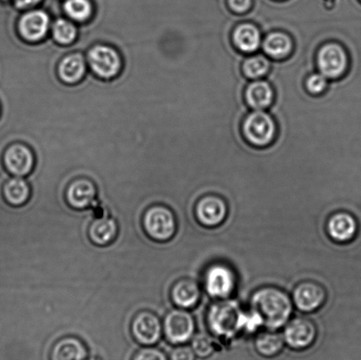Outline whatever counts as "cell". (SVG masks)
<instances>
[{
    "label": "cell",
    "instance_id": "obj_13",
    "mask_svg": "<svg viewBox=\"0 0 361 360\" xmlns=\"http://www.w3.org/2000/svg\"><path fill=\"white\" fill-rule=\"evenodd\" d=\"M97 190L93 182L87 179L76 180L66 190V201L71 207L84 210L93 207L97 203Z\"/></svg>",
    "mask_w": 361,
    "mask_h": 360
},
{
    "label": "cell",
    "instance_id": "obj_29",
    "mask_svg": "<svg viewBox=\"0 0 361 360\" xmlns=\"http://www.w3.org/2000/svg\"><path fill=\"white\" fill-rule=\"evenodd\" d=\"M192 350L200 358H207L215 350L214 341L207 334H197L192 340Z\"/></svg>",
    "mask_w": 361,
    "mask_h": 360
},
{
    "label": "cell",
    "instance_id": "obj_17",
    "mask_svg": "<svg viewBox=\"0 0 361 360\" xmlns=\"http://www.w3.org/2000/svg\"><path fill=\"white\" fill-rule=\"evenodd\" d=\"M329 235L334 242L344 243L352 241L356 235L355 218L348 213H337L330 218L327 224Z\"/></svg>",
    "mask_w": 361,
    "mask_h": 360
},
{
    "label": "cell",
    "instance_id": "obj_25",
    "mask_svg": "<svg viewBox=\"0 0 361 360\" xmlns=\"http://www.w3.org/2000/svg\"><path fill=\"white\" fill-rule=\"evenodd\" d=\"M255 347L258 354L264 357H275L281 354L284 348V337L274 333H261L255 341Z\"/></svg>",
    "mask_w": 361,
    "mask_h": 360
},
{
    "label": "cell",
    "instance_id": "obj_28",
    "mask_svg": "<svg viewBox=\"0 0 361 360\" xmlns=\"http://www.w3.org/2000/svg\"><path fill=\"white\" fill-rule=\"evenodd\" d=\"M92 5L88 0H66L65 11L67 15L80 23L90 19Z\"/></svg>",
    "mask_w": 361,
    "mask_h": 360
},
{
    "label": "cell",
    "instance_id": "obj_11",
    "mask_svg": "<svg viewBox=\"0 0 361 360\" xmlns=\"http://www.w3.org/2000/svg\"><path fill=\"white\" fill-rule=\"evenodd\" d=\"M196 216L204 227L216 228L221 225L228 216V206L221 197L205 196L197 204Z\"/></svg>",
    "mask_w": 361,
    "mask_h": 360
},
{
    "label": "cell",
    "instance_id": "obj_27",
    "mask_svg": "<svg viewBox=\"0 0 361 360\" xmlns=\"http://www.w3.org/2000/svg\"><path fill=\"white\" fill-rule=\"evenodd\" d=\"M52 35L59 44H70L77 37L76 27L68 20L59 19L53 24Z\"/></svg>",
    "mask_w": 361,
    "mask_h": 360
},
{
    "label": "cell",
    "instance_id": "obj_6",
    "mask_svg": "<svg viewBox=\"0 0 361 360\" xmlns=\"http://www.w3.org/2000/svg\"><path fill=\"white\" fill-rule=\"evenodd\" d=\"M204 280L205 290L211 297L228 298L235 289V274L226 264L215 263L209 267Z\"/></svg>",
    "mask_w": 361,
    "mask_h": 360
},
{
    "label": "cell",
    "instance_id": "obj_34",
    "mask_svg": "<svg viewBox=\"0 0 361 360\" xmlns=\"http://www.w3.org/2000/svg\"><path fill=\"white\" fill-rule=\"evenodd\" d=\"M41 0H16V4L19 8H27L37 5Z\"/></svg>",
    "mask_w": 361,
    "mask_h": 360
},
{
    "label": "cell",
    "instance_id": "obj_9",
    "mask_svg": "<svg viewBox=\"0 0 361 360\" xmlns=\"http://www.w3.org/2000/svg\"><path fill=\"white\" fill-rule=\"evenodd\" d=\"M88 62L97 76L111 79L119 73L121 58L118 51L105 45H97L88 53Z\"/></svg>",
    "mask_w": 361,
    "mask_h": 360
},
{
    "label": "cell",
    "instance_id": "obj_22",
    "mask_svg": "<svg viewBox=\"0 0 361 360\" xmlns=\"http://www.w3.org/2000/svg\"><path fill=\"white\" fill-rule=\"evenodd\" d=\"M293 42L288 34L274 32L265 37L263 49L265 54L274 59L288 58L291 54Z\"/></svg>",
    "mask_w": 361,
    "mask_h": 360
},
{
    "label": "cell",
    "instance_id": "obj_7",
    "mask_svg": "<svg viewBox=\"0 0 361 360\" xmlns=\"http://www.w3.org/2000/svg\"><path fill=\"white\" fill-rule=\"evenodd\" d=\"M164 331L172 345H182L189 341L195 333V321L185 309H175L165 317Z\"/></svg>",
    "mask_w": 361,
    "mask_h": 360
},
{
    "label": "cell",
    "instance_id": "obj_15",
    "mask_svg": "<svg viewBox=\"0 0 361 360\" xmlns=\"http://www.w3.org/2000/svg\"><path fill=\"white\" fill-rule=\"evenodd\" d=\"M49 360H87L86 344L76 337H66L56 342L49 352Z\"/></svg>",
    "mask_w": 361,
    "mask_h": 360
},
{
    "label": "cell",
    "instance_id": "obj_33",
    "mask_svg": "<svg viewBox=\"0 0 361 360\" xmlns=\"http://www.w3.org/2000/svg\"><path fill=\"white\" fill-rule=\"evenodd\" d=\"M229 8L235 13H245L250 9L252 0H228Z\"/></svg>",
    "mask_w": 361,
    "mask_h": 360
},
{
    "label": "cell",
    "instance_id": "obj_21",
    "mask_svg": "<svg viewBox=\"0 0 361 360\" xmlns=\"http://www.w3.org/2000/svg\"><path fill=\"white\" fill-rule=\"evenodd\" d=\"M271 85L265 80H257L247 87L245 98L247 105L256 111H262L271 106L274 100Z\"/></svg>",
    "mask_w": 361,
    "mask_h": 360
},
{
    "label": "cell",
    "instance_id": "obj_31",
    "mask_svg": "<svg viewBox=\"0 0 361 360\" xmlns=\"http://www.w3.org/2000/svg\"><path fill=\"white\" fill-rule=\"evenodd\" d=\"M132 360H169L160 349L145 347L133 355Z\"/></svg>",
    "mask_w": 361,
    "mask_h": 360
},
{
    "label": "cell",
    "instance_id": "obj_16",
    "mask_svg": "<svg viewBox=\"0 0 361 360\" xmlns=\"http://www.w3.org/2000/svg\"><path fill=\"white\" fill-rule=\"evenodd\" d=\"M49 27L48 14L40 10L32 11L21 18L19 28L24 39L30 42L42 40Z\"/></svg>",
    "mask_w": 361,
    "mask_h": 360
},
{
    "label": "cell",
    "instance_id": "obj_24",
    "mask_svg": "<svg viewBox=\"0 0 361 360\" xmlns=\"http://www.w3.org/2000/svg\"><path fill=\"white\" fill-rule=\"evenodd\" d=\"M59 75L66 83L78 82L86 72V65L80 55L67 56L62 60L59 66Z\"/></svg>",
    "mask_w": 361,
    "mask_h": 360
},
{
    "label": "cell",
    "instance_id": "obj_30",
    "mask_svg": "<svg viewBox=\"0 0 361 360\" xmlns=\"http://www.w3.org/2000/svg\"><path fill=\"white\" fill-rule=\"evenodd\" d=\"M328 85L327 77L321 73L311 74L306 80L307 89L312 94H323Z\"/></svg>",
    "mask_w": 361,
    "mask_h": 360
},
{
    "label": "cell",
    "instance_id": "obj_35",
    "mask_svg": "<svg viewBox=\"0 0 361 360\" xmlns=\"http://www.w3.org/2000/svg\"><path fill=\"white\" fill-rule=\"evenodd\" d=\"M87 360H102V359L99 357V356H93V357L90 359L88 358Z\"/></svg>",
    "mask_w": 361,
    "mask_h": 360
},
{
    "label": "cell",
    "instance_id": "obj_3",
    "mask_svg": "<svg viewBox=\"0 0 361 360\" xmlns=\"http://www.w3.org/2000/svg\"><path fill=\"white\" fill-rule=\"evenodd\" d=\"M145 231L154 241H169L176 232V220L173 211L164 206H152L144 214Z\"/></svg>",
    "mask_w": 361,
    "mask_h": 360
},
{
    "label": "cell",
    "instance_id": "obj_23",
    "mask_svg": "<svg viewBox=\"0 0 361 360\" xmlns=\"http://www.w3.org/2000/svg\"><path fill=\"white\" fill-rule=\"evenodd\" d=\"M3 196L10 206H21L30 199V187L24 179L16 176L5 183L3 187Z\"/></svg>",
    "mask_w": 361,
    "mask_h": 360
},
{
    "label": "cell",
    "instance_id": "obj_14",
    "mask_svg": "<svg viewBox=\"0 0 361 360\" xmlns=\"http://www.w3.org/2000/svg\"><path fill=\"white\" fill-rule=\"evenodd\" d=\"M34 155L23 144H14L6 151L4 162L11 174L21 178L27 175L34 167Z\"/></svg>",
    "mask_w": 361,
    "mask_h": 360
},
{
    "label": "cell",
    "instance_id": "obj_26",
    "mask_svg": "<svg viewBox=\"0 0 361 360\" xmlns=\"http://www.w3.org/2000/svg\"><path fill=\"white\" fill-rule=\"evenodd\" d=\"M271 63L262 55L250 56L243 63V72L247 79L257 80L267 75L270 70Z\"/></svg>",
    "mask_w": 361,
    "mask_h": 360
},
{
    "label": "cell",
    "instance_id": "obj_32",
    "mask_svg": "<svg viewBox=\"0 0 361 360\" xmlns=\"http://www.w3.org/2000/svg\"><path fill=\"white\" fill-rule=\"evenodd\" d=\"M195 355L192 348L180 345L171 352L169 360H195Z\"/></svg>",
    "mask_w": 361,
    "mask_h": 360
},
{
    "label": "cell",
    "instance_id": "obj_2",
    "mask_svg": "<svg viewBox=\"0 0 361 360\" xmlns=\"http://www.w3.org/2000/svg\"><path fill=\"white\" fill-rule=\"evenodd\" d=\"M208 323L212 333L218 336L229 337L242 329L253 331L262 325V322L253 311L242 312L233 302H221L212 306L208 316Z\"/></svg>",
    "mask_w": 361,
    "mask_h": 360
},
{
    "label": "cell",
    "instance_id": "obj_19",
    "mask_svg": "<svg viewBox=\"0 0 361 360\" xmlns=\"http://www.w3.org/2000/svg\"><path fill=\"white\" fill-rule=\"evenodd\" d=\"M235 48L243 53L256 52L262 42L259 28L252 23H243L235 28L232 35Z\"/></svg>",
    "mask_w": 361,
    "mask_h": 360
},
{
    "label": "cell",
    "instance_id": "obj_4",
    "mask_svg": "<svg viewBox=\"0 0 361 360\" xmlns=\"http://www.w3.org/2000/svg\"><path fill=\"white\" fill-rule=\"evenodd\" d=\"M243 132L247 142L257 147H264L274 142L277 132L275 120L268 113L256 111L247 116Z\"/></svg>",
    "mask_w": 361,
    "mask_h": 360
},
{
    "label": "cell",
    "instance_id": "obj_20",
    "mask_svg": "<svg viewBox=\"0 0 361 360\" xmlns=\"http://www.w3.org/2000/svg\"><path fill=\"white\" fill-rule=\"evenodd\" d=\"M201 291L200 287L190 278H184L176 283L172 288L171 297L175 304L183 309H190L200 302Z\"/></svg>",
    "mask_w": 361,
    "mask_h": 360
},
{
    "label": "cell",
    "instance_id": "obj_8",
    "mask_svg": "<svg viewBox=\"0 0 361 360\" xmlns=\"http://www.w3.org/2000/svg\"><path fill=\"white\" fill-rule=\"evenodd\" d=\"M130 330L137 343L143 347H154L161 340L164 326L154 314L143 311L134 317Z\"/></svg>",
    "mask_w": 361,
    "mask_h": 360
},
{
    "label": "cell",
    "instance_id": "obj_12",
    "mask_svg": "<svg viewBox=\"0 0 361 360\" xmlns=\"http://www.w3.org/2000/svg\"><path fill=\"white\" fill-rule=\"evenodd\" d=\"M293 301L300 311L314 312L326 301V291L317 282H302L293 291Z\"/></svg>",
    "mask_w": 361,
    "mask_h": 360
},
{
    "label": "cell",
    "instance_id": "obj_5",
    "mask_svg": "<svg viewBox=\"0 0 361 360\" xmlns=\"http://www.w3.org/2000/svg\"><path fill=\"white\" fill-rule=\"evenodd\" d=\"M317 62L320 73L331 80L344 75L349 65L345 49L336 42H328L319 49Z\"/></svg>",
    "mask_w": 361,
    "mask_h": 360
},
{
    "label": "cell",
    "instance_id": "obj_18",
    "mask_svg": "<svg viewBox=\"0 0 361 360\" xmlns=\"http://www.w3.org/2000/svg\"><path fill=\"white\" fill-rule=\"evenodd\" d=\"M118 227L115 220L109 215L102 214L92 222L88 229L91 242L97 246L111 244L118 235Z\"/></svg>",
    "mask_w": 361,
    "mask_h": 360
},
{
    "label": "cell",
    "instance_id": "obj_10",
    "mask_svg": "<svg viewBox=\"0 0 361 360\" xmlns=\"http://www.w3.org/2000/svg\"><path fill=\"white\" fill-rule=\"evenodd\" d=\"M317 327L310 320L295 318L288 323L284 331V341L295 350H304L311 347L316 341Z\"/></svg>",
    "mask_w": 361,
    "mask_h": 360
},
{
    "label": "cell",
    "instance_id": "obj_1",
    "mask_svg": "<svg viewBox=\"0 0 361 360\" xmlns=\"http://www.w3.org/2000/svg\"><path fill=\"white\" fill-rule=\"evenodd\" d=\"M252 311L259 316L263 325L279 329L288 322L293 312V303L281 289L267 287L258 289L251 297Z\"/></svg>",
    "mask_w": 361,
    "mask_h": 360
}]
</instances>
